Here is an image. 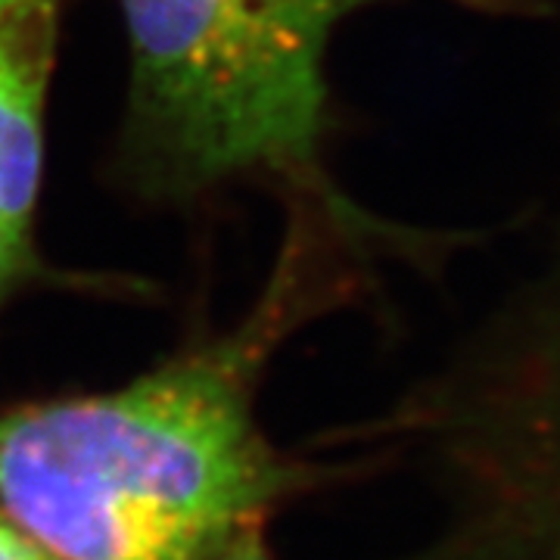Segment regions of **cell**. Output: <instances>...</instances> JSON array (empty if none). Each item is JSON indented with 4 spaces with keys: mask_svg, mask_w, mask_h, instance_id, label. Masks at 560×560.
Wrapping results in <instances>:
<instances>
[{
    "mask_svg": "<svg viewBox=\"0 0 560 560\" xmlns=\"http://www.w3.org/2000/svg\"><path fill=\"white\" fill-rule=\"evenodd\" d=\"M330 221L342 215L302 202L271 280L224 334L113 389L0 408V514L57 560H209L337 474L280 452L259 420L268 361L342 287Z\"/></svg>",
    "mask_w": 560,
    "mask_h": 560,
    "instance_id": "cell-1",
    "label": "cell"
},
{
    "mask_svg": "<svg viewBox=\"0 0 560 560\" xmlns=\"http://www.w3.org/2000/svg\"><path fill=\"white\" fill-rule=\"evenodd\" d=\"M381 0H119L128 101L119 165L147 200L190 202L241 180L355 212L330 187L327 50ZM526 13L529 0H452Z\"/></svg>",
    "mask_w": 560,
    "mask_h": 560,
    "instance_id": "cell-2",
    "label": "cell"
},
{
    "mask_svg": "<svg viewBox=\"0 0 560 560\" xmlns=\"http://www.w3.org/2000/svg\"><path fill=\"white\" fill-rule=\"evenodd\" d=\"M381 440L418 448L445 495L405 560H560V259Z\"/></svg>",
    "mask_w": 560,
    "mask_h": 560,
    "instance_id": "cell-3",
    "label": "cell"
},
{
    "mask_svg": "<svg viewBox=\"0 0 560 560\" xmlns=\"http://www.w3.org/2000/svg\"><path fill=\"white\" fill-rule=\"evenodd\" d=\"M60 10L0 20V315L44 275L35 241Z\"/></svg>",
    "mask_w": 560,
    "mask_h": 560,
    "instance_id": "cell-4",
    "label": "cell"
},
{
    "mask_svg": "<svg viewBox=\"0 0 560 560\" xmlns=\"http://www.w3.org/2000/svg\"><path fill=\"white\" fill-rule=\"evenodd\" d=\"M209 560H278L265 539V523H253Z\"/></svg>",
    "mask_w": 560,
    "mask_h": 560,
    "instance_id": "cell-5",
    "label": "cell"
},
{
    "mask_svg": "<svg viewBox=\"0 0 560 560\" xmlns=\"http://www.w3.org/2000/svg\"><path fill=\"white\" fill-rule=\"evenodd\" d=\"M0 560H57L47 548H40L32 536H25L13 521L0 514Z\"/></svg>",
    "mask_w": 560,
    "mask_h": 560,
    "instance_id": "cell-6",
    "label": "cell"
},
{
    "mask_svg": "<svg viewBox=\"0 0 560 560\" xmlns=\"http://www.w3.org/2000/svg\"><path fill=\"white\" fill-rule=\"evenodd\" d=\"M40 7L60 10L62 0H0V20H7L13 13H25V10H40Z\"/></svg>",
    "mask_w": 560,
    "mask_h": 560,
    "instance_id": "cell-7",
    "label": "cell"
}]
</instances>
